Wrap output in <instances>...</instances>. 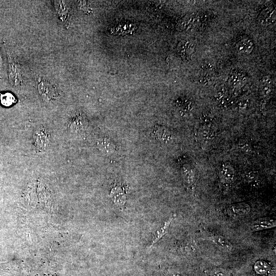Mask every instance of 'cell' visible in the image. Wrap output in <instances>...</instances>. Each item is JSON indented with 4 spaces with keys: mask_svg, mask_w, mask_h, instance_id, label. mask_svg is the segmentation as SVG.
Listing matches in <instances>:
<instances>
[{
    "mask_svg": "<svg viewBox=\"0 0 276 276\" xmlns=\"http://www.w3.org/2000/svg\"><path fill=\"white\" fill-rule=\"evenodd\" d=\"M236 49L241 54H249L254 49V43L248 38H243L236 43Z\"/></svg>",
    "mask_w": 276,
    "mask_h": 276,
    "instance_id": "11",
    "label": "cell"
},
{
    "mask_svg": "<svg viewBox=\"0 0 276 276\" xmlns=\"http://www.w3.org/2000/svg\"><path fill=\"white\" fill-rule=\"evenodd\" d=\"M275 20V10L271 7H267L263 9L259 17L260 23L263 26L273 24Z\"/></svg>",
    "mask_w": 276,
    "mask_h": 276,
    "instance_id": "6",
    "label": "cell"
},
{
    "mask_svg": "<svg viewBox=\"0 0 276 276\" xmlns=\"http://www.w3.org/2000/svg\"><path fill=\"white\" fill-rule=\"evenodd\" d=\"M210 80V78L208 75L203 76L202 77H201L199 80L200 82L203 84H208Z\"/></svg>",
    "mask_w": 276,
    "mask_h": 276,
    "instance_id": "17",
    "label": "cell"
},
{
    "mask_svg": "<svg viewBox=\"0 0 276 276\" xmlns=\"http://www.w3.org/2000/svg\"><path fill=\"white\" fill-rule=\"evenodd\" d=\"M211 276H229L228 272L225 269L221 268H215L210 271Z\"/></svg>",
    "mask_w": 276,
    "mask_h": 276,
    "instance_id": "16",
    "label": "cell"
},
{
    "mask_svg": "<svg viewBox=\"0 0 276 276\" xmlns=\"http://www.w3.org/2000/svg\"><path fill=\"white\" fill-rule=\"evenodd\" d=\"M37 89L43 100L50 102L56 99L55 87L48 81L42 79L37 84Z\"/></svg>",
    "mask_w": 276,
    "mask_h": 276,
    "instance_id": "2",
    "label": "cell"
},
{
    "mask_svg": "<svg viewBox=\"0 0 276 276\" xmlns=\"http://www.w3.org/2000/svg\"><path fill=\"white\" fill-rule=\"evenodd\" d=\"M0 100L1 104L6 107L11 106L16 101V99L14 96L9 92L1 94Z\"/></svg>",
    "mask_w": 276,
    "mask_h": 276,
    "instance_id": "14",
    "label": "cell"
},
{
    "mask_svg": "<svg viewBox=\"0 0 276 276\" xmlns=\"http://www.w3.org/2000/svg\"><path fill=\"white\" fill-rule=\"evenodd\" d=\"M176 214H173L171 217L165 222L164 224L156 233L155 238L150 244L148 249H150L159 240L165 235L169 229V226L172 221L176 218Z\"/></svg>",
    "mask_w": 276,
    "mask_h": 276,
    "instance_id": "10",
    "label": "cell"
},
{
    "mask_svg": "<svg viewBox=\"0 0 276 276\" xmlns=\"http://www.w3.org/2000/svg\"><path fill=\"white\" fill-rule=\"evenodd\" d=\"M194 44L186 40L179 42L177 46L178 52L184 59H190L194 52Z\"/></svg>",
    "mask_w": 276,
    "mask_h": 276,
    "instance_id": "7",
    "label": "cell"
},
{
    "mask_svg": "<svg viewBox=\"0 0 276 276\" xmlns=\"http://www.w3.org/2000/svg\"><path fill=\"white\" fill-rule=\"evenodd\" d=\"M261 82L263 85H269L271 84V79L268 76H264L261 80Z\"/></svg>",
    "mask_w": 276,
    "mask_h": 276,
    "instance_id": "18",
    "label": "cell"
},
{
    "mask_svg": "<svg viewBox=\"0 0 276 276\" xmlns=\"http://www.w3.org/2000/svg\"><path fill=\"white\" fill-rule=\"evenodd\" d=\"M84 118L81 114H76L71 118L68 124V128L71 132H78L85 127Z\"/></svg>",
    "mask_w": 276,
    "mask_h": 276,
    "instance_id": "9",
    "label": "cell"
},
{
    "mask_svg": "<svg viewBox=\"0 0 276 276\" xmlns=\"http://www.w3.org/2000/svg\"><path fill=\"white\" fill-rule=\"evenodd\" d=\"M250 211V206L246 203H240L229 205L227 209L228 214L233 217L246 215Z\"/></svg>",
    "mask_w": 276,
    "mask_h": 276,
    "instance_id": "4",
    "label": "cell"
},
{
    "mask_svg": "<svg viewBox=\"0 0 276 276\" xmlns=\"http://www.w3.org/2000/svg\"><path fill=\"white\" fill-rule=\"evenodd\" d=\"M50 132L45 127L41 126L34 132L33 144L38 152L46 151L50 145Z\"/></svg>",
    "mask_w": 276,
    "mask_h": 276,
    "instance_id": "1",
    "label": "cell"
},
{
    "mask_svg": "<svg viewBox=\"0 0 276 276\" xmlns=\"http://www.w3.org/2000/svg\"><path fill=\"white\" fill-rule=\"evenodd\" d=\"M110 196L113 203L121 209H123L126 201L124 188L120 185L115 186L111 189Z\"/></svg>",
    "mask_w": 276,
    "mask_h": 276,
    "instance_id": "3",
    "label": "cell"
},
{
    "mask_svg": "<svg viewBox=\"0 0 276 276\" xmlns=\"http://www.w3.org/2000/svg\"><path fill=\"white\" fill-rule=\"evenodd\" d=\"M135 26L131 24L126 23L120 24L113 29V33L115 34H125L129 33L135 29Z\"/></svg>",
    "mask_w": 276,
    "mask_h": 276,
    "instance_id": "13",
    "label": "cell"
},
{
    "mask_svg": "<svg viewBox=\"0 0 276 276\" xmlns=\"http://www.w3.org/2000/svg\"><path fill=\"white\" fill-rule=\"evenodd\" d=\"M98 145L100 149L106 153L113 152L115 148L113 142L107 138L100 139L98 142Z\"/></svg>",
    "mask_w": 276,
    "mask_h": 276,
    "instance_id": "12",
    "label": "cell"
},
{
    "mask_svg": "<svg viewBox=\"0 0 276 276\" xmlns=\"http://www.w3.org/2000/svg\"><path fill=\"white\" fill-rule=\"evenodd\" d=\"M254 268L257 273L261 274L267 273L270 269L269 265L263 261L257 262L255 264Z\"/></svg>",
    "mask_w": 276,
    "mask_h": 276,
    "instance_id": "15",
    "label": "cell"
},
{
    "mask_svg": "<svg viewBox=\"0 0 276 276\" xmlns=\"http://www.w3.org/2000/svg\"><path fill=\"white\" fill-rule=\"evenodd\" d=\"M210 240L220 249L230 251L233 249L232 244L225 237L221 235H212L209 238Z\"/></svg>",
    "mask_w": 276,
    "mask_h": 276,
    "instance_id": "8",
    "label": "cell"
},
{
    "mask_svg": "<svg viewBox=\"0 0 276 276\" xmlns=\"http://www.w3.org/2000/svg\"><path fill=\"white\" fill-rule=\"evenodd\" d=\"M275 221L269 217L261 218L255 220L251 224L252 232H257L275 227Z\"/></svg>",
    "mask_w": 276,
    "mask_h": 276,
    "instance_id": "5",
    "label": "cell"
},
{
    "mask_svg": "<svg viewBox=\"0 0 276 276\" xmlns=\"http://www.w3.org/2000/svg\"><path fill=\"white\" fill-rule=\"evenodd\" d=\"M213 67V65L210 63H208L207 64H206V68L209 69V70H211V69H212Z\"/></svg>",
    "mask_w": 276,
    "mask_h": 276,
    "instance_id": "19",
    "label": "cell"
}]
</instances>
